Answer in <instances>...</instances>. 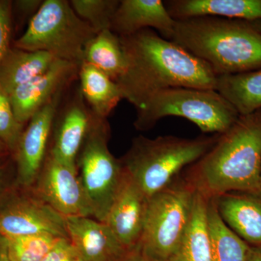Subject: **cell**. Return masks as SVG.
Wrapping results in <instances>:
<instances>
[{
  "label": "cell",
  "instance_id": "obj_24",
  "mask_svg": "<svg viewBox=\"0 0 261 261\" xmlns=\"http://www.w3.org/2000/svg\"><path fill=\"white\" fill-rule=\"evenodd\" d=\"M84 62L93 65L116 82L126 65L120 37L111 30L98 33L86 46Z\"/></svg>",
  "mask_w": 261,
  "mask_h": 261
},
{
  "label": "cell",
  "instance_id": "obj_12",
  "mask_svg": "<svg viewBox=\"0 0 261 261\" xmlns=\"http://www.w3.org/2000/svg\"><path fill=\"white\" fill-rule=\"evenodd\" d=\"M79 69L80 65L57 59L47 71L15 89L9 96L19 123L25 126L39 110L63 95L78 80Z\"/></svg>",
  "mask_w": 261,
  "mask_h": 261
},
{
  "label": "cell",
  "instance_id": "obj_21",
  "mask_svg": "<svg viewBox=\"0 0 261 261\" xmlns=\"http://www.w3.org/2000/svg\"><path fill=\"white\" fill-rule=\"evenodd\" d=\"M207 197L196 191L188 226L169 261H213L207 231Z\"/></svg>",
  "mask_w": 261,
  "mask_h": 261
},
{
  "label": "cell",
  "instance_id": "obj_20",
  "mask_svg": "<svg viewBox=\"0 0 261 261\" xmlns=\"http://www.w3.org/2000/svg\"><path fill=\"white\" fill-rule=\"evenodd\" d=\"M78 80L84 100L99 118H108L123 99L118 84L89 63L83 62L80 65Z\"/></svg>",
  "mask_w": 261,
  "mask_h": 261
},
{
  "label": "cell",
  "instance_id": "obj_27",
  "mask_svg": "<svg viewBox=\"0 0 261 261\" xmlns=\"http://www.w3.org/2000/svg\"><path fill=\"white\" fill-rule=\"evenodd\" d=\"M25 126L16 119L8 92L0 84V140L14 154Z\"/></svg>",
  "mask_w": 261,
  "mask_h": 261
},
{
  "label": "cell",
  "instance_id": "obj_35",
  "mask_svg": "<svg viewBox=\"0 0 261 261\" xmlns=\"http://www.w3.org/2000/svg\"><path fill=\"white\" fill-rule=\"evenodd\" d=\"M250 23L255 30L261 34V20H255V21L250 22Z\"/></svg>",
  "mask_w": 261,
  "mask_h": 261
},
{
  "label": "cell",
  "instance_id": "obj_30",
  "mask_svg": "<svg viewBox=\"0 0 261 261\" xmlns=\"http://www.w3.org/2000/svg\"><path fill=\"white\" fill-rule=\"evenodd\" d=\"M43 0H18L13 2V9H16L23 20L32 19L42 5Z\"/></svg>",
  "mask_w": 261,
  "mask_h": 261
},
{
  "label": "cell",
  "instance_id": "obj_32",
  "mask_svg": "<svg viewBox=\"0 0 261 261\" xmlns=\"http://www.w3.org/2000/svg\"><path fill=\"white\" fill-rule=\"evenodd\" d=\"M122 261H151L149 259L146 258L143 255H141L140 252L135 250V251L130 252L128 256L125 257Z\"/></svg>",
  "mask_w": 261,
  "mask_h": 261
},
{
  "label": "cell",
  "instance_id": "obj_34",
  "mask_svg": "<svg viewBox=\"0 0 261 261\" xmlns=\"http://www.w3.org/2000/svg\"><path fill=\"white\" fill-rule=\"evenodd\" d=\"M8 154H11L10 153L9 149L0 140V159L5 157V156Z\"/></svg>",
  "mask_w": 261,
  "mask_h": 261
},
{
  "label": "cell",
  "instance_id": "obj_31",
  "mask_svg": "<svg viewBox=\"0 0 261 261\" xmlns=\"http://www.w3.org/2000/svg\"><path fill=\"white\" fill-rule=\"evenodd\" d=\"M246 261H261V246H250Z\"/></svg>",
  "mask_w": 261,
  "mask_h": 261
},
{
  "label": "cell",
  "instance_id": "obj_26",
  "mask_svg": "<svg viewBox=\"0 0 261 261\" xmlns=\"http://www.w3.org/2000/svg\"><path fill=\"white\" fill-rule=\"evenodd\" d=\"M69 3L77 15L98 34L111 30L120 0H71Z\"/></svg>",
  "mask_w": 261,
  "mask_h": 261
},
{
  "label": "cell",
  "instance_id": "obj_3",
  "mask_svg": "<svg viewBox=\"0 0 261 261\" xmlns=\"http://www.w3.org/2000/svg\"><path fill=\"white\" fill-rule=\"evenodd\" d=\"M170 41L207 63L217 76L261 69V34L248 21L216 17L177 20Z\"/></svg>",
  "mask_w": 261,
  "mask_h": 261
},
{
  "label": "cell",
  "instance_id": "obj_37",
  "mask_svg": "<svg viewBox=\"0 0 261 261\" xmlns=\"http://www.w3.org/2000/svg\"><path fill=\"white\" fill-rule=\"evenodd\" d=\"M260 183H261V178H260Z\"/></svg>",
  "mask_w": 261,
  "mask_h": 261
},
{
  "label": "cell",
  "instance_id": "obj_28",
  "mask_svg": "<svg viewBox=\"0 0 261 261\" xmlns=\"http://www.w3.org/2000/svg\"><path fill=\"white\" fill-rule=\"evenodd\" d=\"M13 29V2L0 0V63L10 49Z\"/></svg>",
  "mask_w": 261,
  "mask_h": 261
},
{
  "label": "cell",
  "instance_id": "obj_6",
  "mask_svg": "<svg viewBox=\"0 0 261 261\" xmlns=\"http://www.w3.org/2000/svg\"><path fill=\"white\" fill-rule=\"evenodd\" d=\"M97 33L77 15L67 0H44L14 42L15 47L45 51L55 58L80 65L86 46Z\"/></svg>",
  "mask_w": 261,
  "mask_h": 261
},
{
  "label": "cell",
  "instance_id": "obj_29",
  "mask_svg": "<svg viewBox=\"0 0 261 261\" xmlns=\"http://www.w3.org/2000/svg\"><path fill=\"white\" fill-rule=\"evenodd\" d=\"M43 261H83L69 239L63 238Z\"/></svg>",
  "mask_w": 261,
  "mask_h": 261
},
{
  "label": "cell",
  "instance_id": "obj_13",
  "mask_svg": "<svg viewBox=\"0 0 261 261\" xmlns=\"http://www.w3.org/2000/svg\"><path fill=\"white\" fill-rule=\"evenodd\" d=\"M74 90L63 106L58 108L49 151L62 162L77 168L79 154L95 115L84 100L80 87Z\"/></svg>",
  "mask_w": 261,
  "mask_h": 261
},
{
  "label": "cell",
  "instance_id": "obj_10",
  "mask_svg": "<svg viewBox=\"0 0 261 261\" xmlns=\"http://www.w3.org/2000/svg\"><path fill=\"white\" fill-rule=\"evenodd\" d=\"M37 234L69 239L65 218L29 188L27 195L0 207V238Z\"/></svg>",
  "mask_w": 261,
  "mask_h": 261
},
{
  "label": "cell",
  "instance_id": "obj_5",
  "mask_svg": "<svg viewBox=\"0 0 261 261\" xmlns=\"http://www.w3.org/2000/svg\"><path fill=\"white\" fill-rule=\"evenodd\" d=\"M134 126L147 130L168 116L181 117L203 133L221 135L240 117L232 105L215 89L174 87L154 94L137 110Z\"/></svg>",
  "mask_w": 261,
  "mask_h": 261
},
{
  "label": "cell",
  "instance_id": "obj_36",
  "mask_svg": "<svg viewBox=\"0 0 261 261\" xmlns=\"http://www.w3.org/2000/svg\"><path fill=\"white\" fill-rule=\"evenodd\" d=\"M5 173V168L0 166V190H1L2 187H3V181H4Z\"/></svg>",
  "mask_w": 261,
  "mask_h": 261
},
{
  "label": "cell",
  "instance_id": "obj_1",
  "mask_svg": "<svg viewBox=\"0 0 261 261\" xmlns=\"http://www.w3.org/2000/svg\"><path fill=\"white\" fill-rule=\"evenodd\" d=\"M119 37L126 65L116 83L136 111L164 89L216 90L218 76L207 63L153 29Z\"/></svg>",
  "mask_w": 261,
  "mask_h": 261
},
{
  "label": "cell",
  "instance_id": "obj_4",
  "mask_svg": "<svg viewBox=\"0 0 261 261\" xmlns=\"http://www.w3.org/2000/svg\"><path fill=\"white\" fill-rule=\"evenodd\" d=\"M219 135L195 139L174 136L149 139L140 135L133 139L129 149L120 160L125 172L149 198L202 158Z\"/></svg>",
  "mask_w": 261,
  "mask_h": 261
},
{
  "label": "cell",
  "instance_id": "obj_14",
  "mask_svg": "<svg viewBox=\"0 0 261 261\" xmlns=\"http://www.w3.org/2000/svg\"><path fill=\"white\" fill-rule=\"evenodd\" d=\"M149 199L125 172L105 223L130 251L136 250L142 238Z\"/></svg>",
  "mask_w": 261,
  "mask_h": 261
},
{
  "label": "cell",
  "instance_id": "obj_16",
  "mask_svg": "<svg viewBox=\"0 0 261 261\" xmlns=\"http://www.w3.org/2000/svg\"><path fill=\"white\" fill-rule=\"evenodd\" d=\"M214 198L228 227L250 246H261V186Z\"/></svg>",
  "mask_w": 261,
  "mask_h": 261
},
{
  "label": "cell",
  "instance_id": "obj_9",
  "mask_svg": "<svg viewBox=\"0 0 261 261\" xmlns=\"http://www.w3.org/2000/svg\"><path fill=\"white\" fill-rule=\"evenodd\" d=\"M78 172V168L62 162L49 151L39 176L30 188L64 218H93Z\"/></svg>",
  "mask_w": 261,
  "mask_h": 261
},
{
  "label": "cell",
  "instance_id": "obj_23",
  "mask_svg": "<svg viewBox=\"0 0 261 261\" xmlns=\"http://www.w3.org/2000/svg\"><path fill=\"white\" fill-rule=\"evenodd\" d=\"M207 224L213 261H246L250 245L224 222L214 197L207 202Z\"/></svg>",
  "mask_w": 261,
  "mask_h": 261
},
{
  "label": "cell",
  "instance_id": "obj_18",
  "mask_svg": "<svg viewBox=\"0 0 261 261\" xmlns=\"http://www.w3.org/2000/svg\"><path fill=\"white\" fill-rule=\"evenodd\" d=\"M163 3L175 20L199 17L261 20V0H166Z\"/></svg>",
  "mask_w": 261,
  "mask_h": 261
},
{
  "label": "cell",
  "instance_id": "obj_15",
  "mask_svg": "<svg viewBox=\"0 0 261 261\" xmlns=\"http://www.w3.org/2000/svg\"><path fill=\"white\" fill-rule=\"evenodd\" d=\"M65 219L69 240L83 261H122L133 252L106 223L92 217Z\"/></svg>",
  "mask_w": 261,
  "mask_h": 261
},
{
  "label": "cell",
  "instance_id": "obj_19",
  "mask_svg": "<svg viewBox=\"0 0 261 261\" xmlns=\"http://www.w3.org/2000/svg\"><path fill=\"white\" fill-rule=\"evenodd\" d=\"M56 58L45 51H31L10 47L0 63V84L8 92L47 71Z\"/></svg>",
  "mask_w": 261,
  "mask_h": 261
},
{
  "label": "cell",
  "instance_id": "obj_11",
  "mask_svg": "<svg viewBox=\"0 0 261 261\" xmlns=\"http://www.w3.org/2000/svg\"><path fill=\"white\" fill-rule=\"evenodd\" d=\"M63 95L47 103L25 126L14 154L17 182L30 188L37 179L49 152L55 118Z\"/></svg>",
  "mask_w": 261,
  "mask_h": 261
},
{
  "label": "cell",
  "instance_id": "obj_25",
  "mask_svg": "<svg viewBox=\"0 0 261 261\" xmlns=\"http://www.w3.org/2000/svg\"><path fill=\"white\" fill-rule=\"evenodd\" d=\"M1 238L10 261H43L63 239L50 234Z\"/></svg>",
  "mask_w": 261,
  "mask_h": 261
},
{
  "label": "cell",
  "instance_id": "obj_2",
  "mask_svg": "<svg viewBox=\"0 0 261 261\" xmlns=\"http://www.w3.org/2000/svg\"><path fill=\"white\" fill-rule=\"evenodd\" d=\"M260 178L261 109L240 116L185 176L207 198L260 187Z\"/></svg>",
  "mask_w": 261,
  "mask_h": 261
},
{
  "label": "cell",
  "instance_id": "obj_7",
  "mask_svg": "<svg viewBox=\"0 0 261 261\" xmlns=\"http://www.w3.org/2000/svg\"><path fill=\"white\" fill-rule=\"evenodd\" d=\"M178 176L149 197L145 227L137 252L151 261H169L177 250L191 217L195 190Z\"/></svg>",
  "mask_w": 261,
  "mask_h": 261
},
{
  "label": "cell",
  "instance_id": "obj_22",
  "mask_svg": "<svg viewBox=\"0 0 261 261\" xmlns=\"http://www.w3.org/2000/svg\"><path fill=\"white\" fill-rule=\"evenodd\" d=\"M216 90L232 105L240 116L261 109V69L219 75Z\"/></svg>",
  "mask_w": 261,
  "mask_h": 261
},
{
  "label": "cell",
  "instance_id": "obj_17",
  "mask_svg": "<svg viewBox=\"0 0 261 261\" xmlns=\"http://www.w3.org/2000/svg\"><path fill=\"white\" fill-rule=\"evenodd\" d=\"M175 22L161 0H120L111 31L118 37H125L151 29L171 40Z\"/></svg>",
  "mask_w": 261,
  "mask_h": 261
},
{
  "label": "cell",
  "instance_id": "obj_33",
  "mask_svg": "<svg viewBox=\"0 0 261 261\" xmlns=\"http://www.w3.org/2000/svg\"><path fill=\"white\" fill-rule=\"evenodd\" d=\"M0 261H10L7 253L4 242L1 238H0Z\"/></svg>",
  "mask_w": 261,
  "mask_h": 261
},
{
  "label": "cell",
  "instance_id": "obj_8",
  "mask_svg": "<svg viewBox=\"0 0 261 261\" xmlns=\"http://www.w3.org/2000/svg\"><path fill=\"white\" fill-rule=\"evenodd\" d=\"M111 126L107 118L94 117L77 159V168L94 219L106 222L125 171L121 160L108 148Z\"/></svg>",
  "mask_w": 261,
  "mask_h": 261
}]
</instances>
